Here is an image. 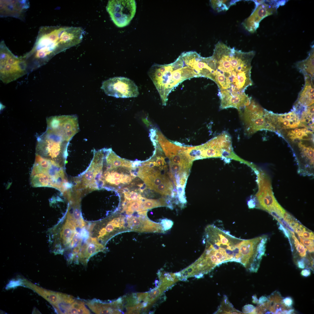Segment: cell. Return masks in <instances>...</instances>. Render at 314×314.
<instances>
[{"instance_id": "cell-1", "label": "cell", "mask_w": 314, "mask_h": 314, "mask_svg": "<svg viewBox=\"0 0 314 314\" xmlns=\"http://www.w3.org/2000/svg\"><path fill=\"white\" fill-rule=\"evenodd\" d=\"M254 51L244 52L219 42L211 57L214 69L210 79L217 85L219 92H245L253 84L251 62Z\"/></svg>"}, {"instance_id": "cell-2", "label": "cell", "mask_w": 314, "mask_h": 314, "mask_svg": "<svg viewBox=\"0 0 314 314\" xmlns=\"http://www.w3.org/2000/svg\"><path fill=\"white\" fill-rule=\"evenodd\" d=\"M84 33L80 27H40L32 48L22 56L29 73L46 64L56 54L79 44Z\"/></svg>"}, {"instance_id": "cell-3", "label": "cell", "mask_w": 314, "mask_h": 314, "mask_svg": "<svg viewBox=\"0 0 314 314\" xmlns=\"http://www.w3.org/2000/svg\"><path fill=\"white\" fill-rule=\"evenodd\" d=\"M204 236V251L195 262L200 272L205 274L222 263L237 262L243 239L213 224L206 227Z\"/></svg>"}, {"instance_id": "cell-4", "label": "cell", "mask_w": 314, "mask_h": 314, "mask_svg": "<svg viewBox=\"0 0 314 314\" xmlns=\"http://www.w3.org/2000/svg\"><path fill=\"white\" fill-rule=\"evenodd\" d=\"M62 225L59 231L60 243L66 249L67 260L78 256L81 250L91 240L90 224L83 219L81 208L68 205Z\"/></svg>"}, {"instance_id": "cell-5", "label": "cell", "mask_w": 314, "mask_h": 314, "mask_svg": "<svg viewBox=\"0 0 314 314\" xmlns=\"http://www.w3.org/2000/svg\"><path fill=\"white\" fill-rule=\"evenodd\" d=\"M148 74L160 94L163 105L165 106L169 94L174 88L186 79L197 77L192 69L184 65L181 56L170 64H154L149 70Z\"/></svg>"}, {"instance_id": "cell-6", "label": "cell", "mask_w": 314, "mask_h": 314, "mask_svg": "<svg viewBox=\"0 0 314 314\" xmlns=\"http://www.w3.org/2000/svg\"><path fill=\"white\" fill-rule=\"evenodd\" d=\"M30 182L33 187L53 188L63 194L71 187L69 186L65 168L37 154L31 175Z\"/></svg>"}, {"instance_id": "cell-7", "label": "cell", "mask_w": 314, "mask_h": 314, "mask_svg": "<svg viewBox=\"0 0 314 314\" xmlns=\"http://www.w3.org/2000/svg\"><path fill=\"white\" fill-rule=\"evenodd\" d=\"M134 162L118 165L106 160L104 156L98 183L99 190L108 188L117 190L129 184L136 176Z\"/></svg>"}, {"instance_id": "cell-8", "label": "cell", "mask_w": 314, "mask_h": 314, "mask_svg": "<svg viewBox=\"0 0 314 314\" xmlns=\"http://www.w3.org/2000/svg\"><path fill=\"white\" fill-rule=\"evenodd\" d=\"M69 143L46 131L37 139L36 154L65 168Z\"/></svg>"}, {"instance_id": "cell-9", "label": "cell", "mask_w": 314, "mask_h": 314, "mask_svg": "<svg viewBox=\"0 0 314 314\" xmlns=\"http://www.w3.org/2000/svg\"><path fill=\"white\" fill-rule=\"evenodd\" d=\"M126 218L120 213L115 212L104 219L90 223V236L105 246L115 236L129 231L127 226Z\"/></svg>"}, {"instance_id": "cell-10", "label": "cell", "mask_w": 314, "mask_h": 314, "mask_svg": "<svg viewBox=\"0 0 314 314\" xmlns=\"http://www.w3.org/2000/svg\"><path fill=\"white\" fill-rule=\"evenodd\" d=\"M29 71L23 56L14 55L2 41L0 45V79L8 84L25 75Z\"/></svg>"}, {"instance_id": "cell-11", "label": "cell", "mask_w": 314, "mask_h": 314, "mask_svg": "<svg viewBox=\"0 0 314 314\" xmlns=\"http://www.w3.org/2000/svg\"><path fill=\"white\" fill-rule=\"evenodd\" d=\"M137 176L144 182L147 187L163 196L174 198L176 192L170 173L158 167H151L138 171Z\"/></svg>"}, {"instance_id": "cell-12", "label": "cell", "mask_w": 314, "mask_h": 314, "mask_svg": "<svg viewBox=\"0 0 314 314\" xmlns=\"http://www.w3.org/2000/svg\"><path fill=\"white\" fill-rule=\"evenodd\" d=\"M231 138L223 132L205 144L190 147L189 154L192 160L222 156H228L232 151Z\"/></svg>"}, {"instance_id": "cell-13", "label": "cell", "mask_w": 314, "mask_h": 314, "mask_svg": "<svg viewBox=\"0 0 314 314\" xmlns=\"http://www.w3.org/2000/svg\"><path fill=\"white\" fill-rule=\"evenodd\" d=\"M259 190L256 195L257 208L266 210L278 221L286 212L275 199L270 180L263 172L258 176Z\"/></svg>"}, {"instance_id": "cell-14", "label": "cell", "mask_w": 314, "mask_h": 314, "mask_svg": "<svg viewBox=\"0 0 314 314\" xmlns=\"http://www.w3.org/2000/svg\"><path fill=\"white\" fill-rule=\"evenodd\" d=\"M47 122L46 131L68 142L80 130L76 115L51 116L47 118Z\"/></svg>"}, {"instance_id": "cell-15", "label": "cell", "mask_w": 314, "mask_h": 314, "mask_svg": "<svg viewBox=\"0 0 314 314\" xmlns=\"http://www.w3.org/2000/svg\"><path fill=\"white\" fill-rule=\"evenodd\" d=\"M136 9L134 0H110L106 6L112 20L119 28L129 24L135 15Z\"/></svg>"}, {"instance_id": "cell-16", "label": "cell", "mask_w": 314, "mask_h": 314, "mask_svg": "<svg viewBox=\"0 0 314 314\" xmlns=\"http://www.w3.org/2000/svg\"><path fill=\"white\" fill-rule=\"evenodd\" d=\"M101 88L107 95L117 98L136 97L139 94L135 83L125 77H115L104 81Z\"/></svg>"}, {"instance_id": "cell-17", "label": "cell", "mask_w": 314, "mask_h": 314, "mask_svg": "<svg viewBox=\"0 0 314 314\" xmlns=\"http://www.w3.org/2000/svg\"><path fill=\"white\" fill-rule=\"evenodd\" d=\"M244 111L239 112L242 115L247 133L252 134L263 129L269 130L265 115V109L251 99L250 103L245 106Z\"/></svg>"}, {"instance_id": "cell-18", "label": "cell", "mask_w": 314, "mask_h": 314, "mask_svg": "<svg viewBox=\"0 0 314 314\" xmlns=\"http://www.w3.org/2000/svg\"><path fill=\"white\" fill-rule=\"evenodd\" d=\"M181 56L184 64L194 70L197 77H204L210 79L214 69L211 56L203 57L193 51L184 52Z\"/></svg>"}, {"instance_id": "cell-19", "label": "cell", "mask_w": 314, "mask_h": 314, "mask_svg": "<svg viewBox=\"0 0 314 314\" xmlns=\"http://www.w3.org/2000/svg\"><path fill=\"white\" fill-rule=\"evenodd\" d=\"M147 210L130 215L126 218L127 226L129 231L139 233H165L159 223L152 221L147 217Z\"/></svg>"}, {"instance_id": "cell-20", "label": "cell", "mask_w": 314, "mask_h": 314, "mask_svg": "<svg viewBox=\"0 0 314 314\" xmlns=\"http://www.w3.org/2000/svg\"><path fill=\"white\" fill-rule=\"evenodd\" d=\"M265 113L270 131H279L282 129H293L299 126V116L293 110L288 113L283 114H275L265 109Z\"/></svg>"}, {"instance_id": "cell-21", "label": "cell", "mask_w": 314, "mask_h": 314, "mask_svg": "<svg viewBox=\"0 0 314 314\" xmlns=\"http://www.w3.org/2000/svg\"><path fill=\"white\" fill-rule=\"evenodd\" d=\"M218 95L220 100V109L233 108L237 109L239 111L249 105L252 99L245 92H232L224 91L218 92Z\"/></svg>"}, {"instance_id": "cell-22", "label": "cell", "mask_w": 314, "mask_h": 314, "mask_svg": "<svg viewBox=\"0 0 314 314\" xmlns=\"http://www.w3.org/2000/svg\"><path fill=\"white\" fill-rule=\"evenodd\" d=\"M1 17H10L24 19V15L29 7L27 0H0Z\"/></svg>"}, {"instance_id": "cell-23", "label": "cell", "mask_w": 314, "mask_h": 314, "mask_svg": "<svg viewBox=\"0 0 314 314\" xmlns=\"http://www.w3.org/2000/svg\"><path fill=\"white\" fill-rule=\"evenodd\" d=\"M304 76V85L293 107L296 111L314 104V79L307 75Z\"/></svg>"}, {"instance_id": "cell-24", "label": "cell", "mask_w": 314, "mask_h": 314, "mask_svg": "<svg viewBox=\"0 0 314 314\" xmlns=\"http://www.w3.org/2000/svg\"><path fill=\"white\" fill-rule=\"evenodd\" d=\"M254 2L256 8L253 12L242 22V24L245 29L249 32L253 33L258 27L260 22L268 15V5L262 3V1Z\"/></svg>"}, {"instance_id": "cell-25", "label": "cell", "mask_w": 314, "mask_h": 314, "mask_svg": "<svg viewBox=\"0 0 314 314\" xmlns=\"http://www.w3.org/2000/svg\"><path fill=\"white\" fill-rule=\"evenodd\" d=\"M313 132L305 128H296L288 131L286 137L292 142L298 144L302 140H313Z\"/></svg>"}, {"instance_id": "cell-26", "label": "cell", "mask_w": 314, "mask_h": 314, "mask_svg": "<svg viewBox=\"0 0 314 314\" xmlns=\"http://www.w3.org/2000/svg\"><path fill=\"white\" fill-rule=\"evenodd\" d=\"M283 298L280 293L276 291L273 292L268 297L270 304L268 310L270 313L283 314L287 310V308L283 302Z\"/></svg>"}, {"instance_id": "cell-27", "label": "cell", "mask_w": 314, "mask_h": 314, "mask_svg": "<svg viewBox=\"0 0 314 314\" xmlns=\"http://www.w3.org/2000/svg\"><path fill=\"white\" fill-rule=\"evenodd\" d=\"M299 126L314 131V104L303 109L299 114Z\"/></svg>"}, {"instance_id": "cell-28", "label": "cell", "mask_w": 314, "mask_h": 314, "mask_svg": "<svg viewBox=\"0 0 314 314\" xmlns=\"http://www.w3.org/2000/svg\"><path fill=\"white\" fill-rule=\"evenodd\" d=\"M144 199H137L122 201L121 205V212L125 213L127 215H130L135 213H138L146 210L143 206Z\"/></svg>"}, {"instance_id": "cell-29", "label": "cell", "mask_w": 314, "mask_h": 314, "mask_svg": "<svg viewBox=\"0 0 314 314\" xmlns=\"http://www.w3.org/2000/svg\"><path fill=\"white\" fill-rule=\"evenodd\" d=\"M296 67L304 75H308L314 79L313 50L310 53L306 59L297 63Z\"/></svg>"}, {"instance_id": "cell-30", "label": "cell", "mask_w": 314, "mask_h": 314, "mask_svg": "<svg viewBox=\"0 0 314 314\" xmlns=\"http://www.w3.org/2000/svg\"><path fill=\"white\" fill-rule=\"evenodd\" d=\"M89 307L94 313L97 314H108L115 313L111 308L110 304L104 303L94 299L86 303Z\"/></svg>"}, {"instance_id": "cell-31", "label": "cell", "mask_w": 314, "mask_h": 314, "mask_svg": "<svg viewBox=\"0 0 314 314\" xmlns=\"http://www.w3.org/2000/svg\"><path fill=\"white\" fill-rule=\"evenodd\" d=\"M240 0H210L212 8L217 12L228 10L230 7Z\"/></svg>"}, {"instance_id": "cell-32", "label": "cell", "mask_w": 314, "mask_h": 314, "mask_svg": "<svg viewBox=\"0 0 314 314\" xmlns=\"http://www.w3.org/2000/svg\"><path fill=\"white\" fill-rule=\"evenodd\" d=\"M301 151L302 157L304 158L309 164L313 165L314 163V149L313 147L306 146V144L300 142L298 144Z\"/></svg>"}, {"instance_id": "cell-33", "label": "cell", "mask_w": 314, "mask_h": 314, "mask_svg": "<svg viewBox=\"0 0 314 314\" xmlns=\"http://www.w3.org/2000/svg\"><path fill=\"white\" fill-rule=\"evenodd\" d=\"M216 313L219 314L244 313L235 309L228 301L226 296L224 297L223 300Z\"/></svg>"}, {"instance_id": "cell-34", "label": "cell", "mask_w": 314, "mask_h": 314, "mask_svg": "<svg viewBox=\"0 0 314 314\" xmlns=\"http://www.w3.org/2000/svg\"><path fill=\"white\" fill-rule=\"evenodd\" d=\"M296 249L299 256L301 257L306 256L307 249L300 242L295 236L294 233H291Z\"/></svg>"}, {"instance_id": "cell-35", "label": "cell", "mask_w": 314, "mask_h": 314, "mask_svg": "<svg viewBox=\"0 0 314 314\" xmlns=\"http://www.w3.org/2000/svg\"><path fill=\"white\" fill-rule=\"evenodd\" d=\"M300 240L306 248L307 250L310 252H314V241L312 240L305 239L300 236L299 237Z\"/></svg>"}, {"instance_id": "cell-36", "label": "cell", "mask_w": 314, "mask_h": 314, "mask_svg": "<svg viewBox=\"0 0 314 314\" xmlns=\"http://www.w3.org/2000/svg\"><path fill=\"white\" fill-rule=\"evenodd\" d=\"M299 236L303 238L314 240L313 233L305 227L301 231L298 235Z\"/></svg>"}, {"instance_id": "cell-37", "label": "cell", "mask_w": 314, "mask_h": 314, "mask_svg": "<svg viewBox=\"0 0 314 314\" xmlns=\"http://www.w3.org/2000/svg\"><path fill=\"white\" fill-rule=\"evenodd\" d=\"M160 223L163 226L165 233L172 227L173 224V222L171 220L167 219L160 220Z\"/></svg>"}, {"instance_id": "cell-38", "label": "cell", "mask_w": 314, "mask_h": 314, "mask_svg": "<svg viewBox=\"0 0 314 314\" xmlns=\"http://www.w3.org/2000/svg\"><path fill=\"white\" fill-rule=\"evenodd\" d=\"M255 307L253 305L248 304L245 306L243 308V311L245 313L253 314Z\"/></svg>"}, {"instance_id": "cell-39", "label": "cell", "mask_w": 314, "mask_h": 314, "mask_svg": "<svg viewBox=\"0 0 314 314\" xmlns=\"http://www.w3.org/2000/svg\"><path fill=\"white\" fill-rule=\"evenodd\" d=\"M282 301L283 304L287 308L292 307L293 304V301L291 297H288L283 298Z\"/></svg>"}, {"instance_id": "cell-40", "label": "cell", "mask_w": 314, "mask_h": 314, "mask_svg": "<svg viewBox=\"0 0 314 314\" xmlns=\"http://www.w3.org/2000/svg\"><path fill=\"white\" fill-rule=\"evenodd\" d=\"M279 228L281 231H283V233L284 234V235H285L286 236V237L288 238L289 240L290 241V246H291V249L292 250V245H291V243H290V234H289V233L288 231L287 230L286 228H285L281 224L279 223Z\"/></svg>"}, {"instance_id": "cell-41", "label": "cell", "mask_w": 314, "mask_h": 314, "mask_svg": "<svg viewBox=\"0 0 314 314\" xmlns=\"http://www.w3.org/2000/svg\"><path fill=\"white\" fill-rule=\"evenodd\" d=\"M311 274V271L309 270L304 269L302 270L301 272V275L305 277H307L310 276Z\"/></svg>"}, {"instance_id": "cell-42", "label": "cell", "mask_w": 314, "mask_h": 314, "mask_svg": "<svg viewBox=\"0 0 314 314\" xmlns=\"http://www.w3.org/2000/svg\"><path fill=\"white\" fill-rule=\"evenodd\" d=\"M305 263L304 259L298 261L297 262L298 267L301 269H303L305 267Z\"/></svg>"}, {"instance_id": "cell-43", "label": "cell", "mask_w": 314, "mask_h": 314, "mask_svg": "<svg viewBox=\"0 0 314 314\" xmlns=\"http://www.w3.org/2000/svg\"><path fill=\"white\" fill-rule=\"evenodd\" d=\"M268 301V298L266 296H262L261 297L259 300L258 304H261L265 303Z\"/></svg>"}, {"instance_id": "cell-44", "label": "cell", "mask_w": 314, "mask_h": 314, "mask_svg": "<svg viewBox=\"0 0 314 314\" xmlns=\"http://www.w3.org/2000/svg\"><path fill=\"white\" fill-rule=\"evenodd\" d=\"M253 301L252 302L255 304L258 303V300L257 299V296L256 295H254L252 297Z\"/></svg>"}]
</instances>
